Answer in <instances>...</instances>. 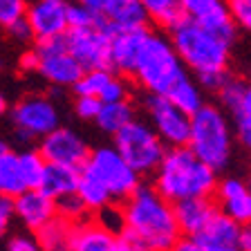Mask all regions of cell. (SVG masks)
I'll return each mask as SVG.
<instances>
[{"instance_id": "cell-1", "label": "cell", "mask_w": 251, "mask_h": 251, "mask_svg": "<svg viewBox=\"0 0 251 251\" xmlns=\"http://www.w3.org/2000/svg\"><path fill=\"white\" fill-rule=\"evenodd\" d=\"M171 41L182 65L198 78V83L206 92H218V88L229 76L231 45L213 36L209 29L198 23L182 18L171 27Z\"/></svg>"}, {"instance_id": "cell-2", "label": "cell", "mask_w": 251, "mask_h": 251, "mask_svg": "<svg viewBox=\"0 0 251 251\" xmlns=\"http://www.w3.org/2000/svg\"><path fill=\"white\" fill-rule=\"evenodd\" d=\"M121 229L135 235L148 251H168L179 240V229L173 213V204L164 200L151 184H139L119 204Z\"/></svg>"}, {"instance_id": "cell-3", "label": "cell", "mask_w": 251, "mask_h": 251, "mask_svg": "<svg viewBox=\"0 0 251 251\" xmlns=\"http://www.w3.org/2000/svg\"><path fill=\"white\" fill-rule=\"evenodd\" d=\"M218 179V173L198 159L188 146H175L166 148L152 173L151 186L164 200L175 204L186 198H213Z\"/></svg>"}, {"instance_id": "cell-4", "label": "cell", "mask_w": 251, "mask_h": 251, "mask_svg": "<svg viewBox=\"0 0 251 251\" xmlns=\"http://www.w3.org/2000/svg\"><path fill=\"white\" fill-rule=\"evenodd\" d=\"M233 130L226 119L225 110L218 103L204 101L193 115L188 126L186 146L191 148L198 159H202L206 166H211L215 173L225 171L233 155Z\"/></svg>"}, {"instance_id": "cell-5", "label": "cell", "mask_w": 251, "mask_h": 251, "mask_svg": "<svg viewBox=\"0 0 251 251\" xmlns=\"http://www.w3.org/2000/svg\"><path fill=\"white\" fill-rule=\"evenodd\" d=\"M188 70L182 65L179 56L175 54L171 41L164 34L148 29L146 38L141 43V50L137 54L135 68L130 76L146 94H159L166 97V92L177 83Z\"/></svg>"}, {"instance_id": "cell-6", "label": "cell", "mask_w": 251, "mask_h": 251, "mask_svg": "<svg viewBox=\"0 0 251 251\" xmlns=\"http://www.w3.org/2000/svg\"><path fill=\"white\" fill-rule=\"evenodd\" d=\"M112 148L124 157V162L132 168L135 173L144 175H152L157 164L162 162L166 146L164 141L157 137L148 121L144 119H132L112 135Z\"/></svg>"}, {"instance_id": "cell-7", "label": "cell", "mask_w": 251, "mask_h": 251, "mask_svg": "<svg viewBox=\"0 0 251 251\" xmlns=\"http://www.w3.org/2000/svg\"><path fill=\"white\" fill-rule=\"evenodd\" d=\"M14 130L21 141H38L47 132L61 126V110L54 99L45 94H27L18 99L9 110Z\"/></svg>"}, {"instance_id": "cell-8", "label": "cell", "mask_w": 251, "mask_h": 251, "mask_svg": "<svg viewBox=\"0 0 251 251\" xmlns=\"http://www.w3.org/2000/svg\"><path fill=\"white\" fill-rule=\"evenodd\" d=\"M83 166L94 177H99L103 182L115 204H121L141 184V175L132 171L112 146H99L90 151L88 162Z\"/></svg>"}, {"instance_id": "cell-9", "label": "cell", "mask_w": 251, "mask_h": 251, "mask_svg": "<svg viewBox=\"0 0 251 251\" xmlns=\"http://www.w3.org/2000/svg\"><path fill=\"white\" fill-rule=\"evenodd\" d=\"M34 56H36V70H34V74H41L47 83L56 85V88H72L78 78H81V74L85 72L81 68V63L68 50L65 34L56 38L36 41Z\"/></svg>"}, {"instance_id": "cell-10", "label": "cell", "mask_w": 251, "mask_h": 251, "mask_svg": "<svg viewBox=\"0 0 251 251\" xmlns=\"http://www.w3.org/2000/svg\"><path fill=\"white\" fill-rule=\"evenodd\" d=\"M141 105L146 110L148 126L164 141V146L166 148L186 146L191 115H186L184 110H179L166 97H159V94H146L141 99Z\"/></svg>"}, {"instance_id": "cell-11", "label": "cell", "mask_w": 251, "mask_h": 251, "mask_svg": "<svg viewBox=\"0 0 251 251\" xmlns=\"http://www.w3.org/2000/svg\"><path fill=\"white\" fill-rule=\"evenodd\" d=\"M220 108L225 110L226 119L231 124L233 137H238L242 146L251 144V88L245 78L226 76L225 83L218 88Z\"/></svg>"}, {"instance_id": "cell-12", "label": "cell", "mask_w": 251, "mask_h": 251, "mask_svg": "<svg viewBox=\"0 0 251 251\" xmlns=\"http://www.w3.org/2000/svg\"><path fill=\"white\" fill-rule=\"evenodd\" d=\"M110 34L112 31L99 23L85 29H68L65 43L72 56L88 70H110Z\"/></svg>"}, {"instance_id": "cell-13", "label": "cell", "mask_w": 251, "mask_h": 251, "mask_svg": "<svg viewBox=\"0 0 251 251\" xmlns=\"http://www.w3.org/2000/svg\"><path fill=\"white\" fill-rule=\"evenodd\" d=\"M41 157L47 164H63V166L81 168L88 162V155L92 148L88 146V141L78 135L72 128H54L52 132H47L45 137L36 141Z\"/></svg>"}, {"instance_id": "cell-14", "label": "cell", "mask_w": 251, "mask_h": 251, "mask_svg": "<svg viewBox=\"0 0 251 251\" xmlns=\"http://www.w3.org/2000/svg\"><path fill=\"white\" fill-rule=\"evenodd\" d=\"M179 9L184 18L198 23L220 41L233 45L238 36V25L226 14L225 0H179Z\"/></svg>"}, {"instance_id": "cell-15", "label": "cell", "mask_w": 251, "mask_h": 251, "mask_svg": "<svg viewBox=\"0 0 251 251\" xmlns=\"http://www.w3.org/2000/svg\"><path fill=\"white\" fill-rule=\"evenodd\" d=\"M68 0H34L25 7V21L34 41L56 38L68 31Z\"/></svg>"}, {"instance_id": "cell-16", "label": "cell", "mask_w": 251, "mask_h": 251, "mask_svg": "<svg viewBox=\"0 0 251 251\" xmlns=\"http://www.w3.org/2000/svg\"><path fill=\"white\" fill-rule=\"evenodd\" d=\"M213 202L218 206V211H222L225 215H229L231 220H235L238 225H249L251 220V193L242 179L238 177H225L218 179L213 193Z\"/></svg>"}, {"instance_id": "cell-17", "label": "cell", "mask_w": 251, "mask_h": 251, "mask_svg": "<svg viewBox=\"0 0 251 251\" xmlns=\"http://www.w3.org/2000/svg\"><path fill=\"white\" fill-rule=\"evenodd\" d=\"M14 218H18L27 229L36 231L56 215V202L45 195L41 188H27L11 200Z\"/></svg>"}, {"instance_id": "cell-18", "label": "cell", "mask_w": 251, "mask_h": 251, "mask_svg": "<svg viewBox=\"0 0 251 251\" xmlns=\"http://www.w3.org/2000/svg\"><path fill=\"white\" fill-rule=\"evenodd\" d=\"M146 34L148 27H144V29H121L110 34V70L112 72L121 74V76H130Z\"/></svg>"}, {"instance_id": "cell-19", "label": "cell", "mask_w": 251, "mask_h": 251, "mask_svg": "<svg viewBox=\"0 0 251 251\" xmlns=\"http://www.w3.org/2000/svg\"><path fill=\"white\" fill-rule=\"evenodd\" d=\"M99 16L110 31L148 27V16L139 0H101Z\"/></svg>"}, {"instance_id": "cell-20", "label": "cell", "mask_w": 251, "mask_h": 251, "mask_svg": "<svg viewBox=\"0 0 251 251\" xmlns=\"http://www.w3.org/2000/svg\"><path fill=\"white\" fill-rule=\"evenodd\" d=\"M215 211H218V206H215L213 198H186L173 204L177 229L186 238H195L206 226V222L213 218Z\"/></svg>"}, {"instance_id": "cell-21", "label": "cell", "mask_w": 251, "mask_h": 251, "mask_svg": "<svg viewBox=\"0 0 251 251\" xmlns=\"http://www.w3.org/2000/svg\"><path fill=\"white\" fill-rule=\"evenodd\" d=\"M70 251H119L117 249V233L101 226L94 218H85L83 222L74 225Z\"/></svg>"}, {"instance_id": "cell-22", "label": "cell", "mask_w": 251, "mask_h": 251, "mask_svg": "<svg viewBox=\"0 0 251 251\" xmlns=\"http://www.w3.org/2000/svg\"><path fill=\"white\" fill-rule=\"evenodd\" d=\"M242 226L245 225H238L235 220H231L222 211H215L213 218L206 222V226L195 235V240L204 249H211V247H235Z\"/></svg>"}, {"instance_id": "cell-23", "label": "cell", "mask_w": 251, "mask_h": 251, "mask_svg": "<svg viewBox=\"0 0 251 251\" xmlns=\"http://www.w3.org/2000/svg\"><path fill=\"white\" fill-rule=\"evenodd\" d=\"M76 179H78V168L45 162L41 182H38L36 188H41L43 193L50 195L52 200H58L63 195H70L76 191Z\"/></svg>"}, {"instance_id": "cell-24", "label": "cell", "mask_w": 251, "mask_h": 251, "mask_svg": "<svg viewBox=\"0 0 251 251\" xmlns=\"http://www.w3.org/2000/svg\"><path fill=\"white\" fill-rule=\"evenodd\" d=\"M74 193H76L78 200L83 202V206L88 209L90 215L101 211V209H105V206H110V204H115L108 193V188L103 186V182H101L99 177H94L85 166L78 168L76 191H74Z\"/></svg>"}, {"instance_id": "cell-25", "label": "cell", "mask_w": 251, "mask_h": 251, "mask_svg": "<svg viewBox=\"0 0 251 251\" xmlns=\"http://www.w3.org/2000/svg\"><path fill=\"white\" fill-rule=\"evenodd\" d=\"M36 233V242L41 251H70L72 247V235H74V222L54 215L50 222L34 231Z\"/></svg>"}, {"instance_id": "cell-26", "label": "cell", "mask_w": 251, "mask_h": 251, "mask_svg": "<svg viewBox=\"0 0 251 251\" xmlns=\"http://www.w3.org/2000/svg\"><path fill=\"white\" fill-rule=\"evenodd\" d=\"M166 99L171 101L173 105H177L179 110H184L186 115H193L195 110L204 103V90H202V85L198 83V78L191 72H186L177 83L166 92Z\"/></svg>"}, {"instance_id": "cell-27", "label": "cell", "mask_w": 251, "mask_h": 251, "mask_svg": "<svg viewBox=\"0 0 251 251\" xmlns=\"http://www.w3.org/2000/svg\"><path fill=\"white\" fill-rule=\"evenodd\" d=\"M23 191H27V184L21 171L18 152L9 148L0 155V198L14 200Z\"/></svg>"}, {"instance_id": "cell-28", "label": "cell", "mask_w": 251, "mask_h": 251, "mask_svg": "<svg viewBox=\"0 0 251 251\" xmlns=\"http://www.w3.org/2000/svg\"><path fill=\"white\" fill-rule=\"evenodd\" d=\"M135 119V105L130 99L126 101H112V103H101L99 112L94 117L97 126L105 135H115L117 130H121L128 121Z\"/></svg>"}, {"instance_id": "cell-29", "label": "cell", "mask_w": 251, "mask_h": 251, "mask_svg": "<svg viewBox=\"0 0 251 251\" xmlns=\"http://www.w3.org/2000/svg\"><path fill=\"white\" fill-rule=\"evenodd\" d=\"M144 11H146L148 21L155 25L171 29L177 21H182V9H179V0H139Z\"/></svg>"}, {"instance_id": "cell-30", "label": "cell", "mask_w": 251, "mask_h": 251, "mask_svg": "<svg viewBox=\"0 0 251 251\" xmlns=\"http://www.w3.org/2000/svg\"><path fill=\"white\" fill-rule=\"evenodd\" d=\"M112 74H115L112 70H88V72L81 74V78L72 85L74 94H76V97H97V99H99V94L103 92L105 83L110 81Z\"/></svg>"}, {"instance_id": "cell-31", "label": "cell", "mask_w": 251, "mask_h": 251, "mask_svg": "<svg viewBox=\"0 0 251 251\" xmlns=\"http://www.w3.org/2000/svg\"><path fill=\"white\" fill-rule=\"evenodd\" d=\"M18 162H21V171L25 177L27 188H36L41 182L43 168H45V159L41 157V152L36 148H27V151L18 152Z\"/></svg>"}, {"instance_id": "cell-32", "label": "cell", "mask_w": 251, "mask_h": 251, "mask_svg": "<svg viewBox=\"0 0 251 251\" xmlns=\"http://www.w3.org/2000/svg\"><path fill=\"white\" fill-rule=\"evenodd\" d=\"M56 202V215H61V218L70 220V222H83L85 218H88V209L83 206V202L78 200L76 193H70V195H63V198L54 200Z\"/></svg>"}, {"instance_id": "cell-33", "label": "cell", "mask_w": 251, "mask_h": 251, "mask_svg": "<svg viewBox=\"0 0 251 251\" xmlns=\"http://www.w3.org/2000/svg\"><path fill=\"white\" fill-rule=\"evenodd\" d=\"M126 99H130V83L126 81V76L115 72L105 83L103 92L99 94V101L101 103H112V101H126Z\"/></svg>"}, {"instance_id": "cell-34", "label": "cell", "mask_w": 251, "mask_h": 251, "mask_svg": "<svg viewBox=\"0 0 251 251\" xmlns=\"http://www.w3.org/2000/svg\"><path fill=\"white\" fill-rule=\"evenodd\" d=\"M101 21V16L97 14V11L88 9V7L83 5H70L68 9V29H85V27H94V25H99Z\"/></svg>"}, {"instance_id": "cell-35", "label": "cell", "mask_w": 251, "mask_h": 251, "mask_svg": "<svg viewBox=\"0 0 251 251\" xmlns=\"http://www.w3.org/2000/svg\"><path fill=\"white\" fill-rule=\"evenodd\" d=\"M25 0H0V27L9 29L14 23L25 18Z\"/></svg>"}, {"instance_id": "cell-36", "label": "cell", "mask_w": 251, "mask_h": 251, "mask_svg": "<svg viewBox=\"0 0 251 251\" xmlns=\"http://www.w3.org/2000/svg\"><path fill=\"white\" fill-rule=\"evenodd\" d=\"M226 14L238 27L247 29L251 25V0H225Z\"/></svg>"}, {"instance_id": "cell-37", "label": "cell", "mask_w": 251, "mask_h": 251, "mask_svg": "<svg viewBox=\"0 0 251 251\" xmlns=\"http://www.w3.org/2000/svg\"><path fill=\"white\" fill-rule=\"evenodd\" d=\"M92 215H94V220H97L101 226L110 229L112 233H119L121 226H124V222H121L119 204H110V206H105V209L97 211V213H92Z\"/></svg>"}, {"instance_id": "cell-38", "label": "cell", "mask_w": 251, "mask_h": 251, "mask_svg": "<svg viewBox=\"0 0 251 251\" xmlns=\"http://www.w3.org/2000/svg\"><path fill=\"white\" fill-rule=\"evenodd\" d=\"M99 108H101V101L97 97H76L74 99V112H76V117H81L85 121H94Z\"/></svg>"}, {"instance_id": "cell-39", "label": "cell", "mask_w": 251, "mask_h": 251, "mask_svg": "<svg viewBox=\"0 0 251 251\" xmlns=\"http://www.w3.org/2000/svg\"><path fill=\"white\" fill-rule=\"evenodd\" d=\"M7 251H41V247H38L36 238L18 233V235H14V238H9Z\"/></svg>"}, {"instance_id": "cell-40", "label": "cell", "mask_w": 251, "mask_h": 251, "mask_svg": "<svg viewBox=\"0 0 251 251\" xmlns=\"http://www.w3.org/2000/svg\"><path fill=\"white\" fill-rule=\"evenodd\" d=\"M11 220H14V206H11V200L0 198V240L9 233Z\"/></svg>"}, {"instance_id": "cell-41", "label": "cell", "mask_w": 251, "mask_h": 251, "mask_svg": "<svg viewBox=\"0 0 251 251\" xmlns=\"http://www.w3.org/2000/svg\"><path fill=\"white\" fill-rule=\"evenodd\" d=\"M7 31H9V34L16 38V41H21V43L31 41V31H29V25H27L25 18H21L18 23H14V25H11Z\"/></svg>"}, {"instance_id": "cell-42", "label": "cell", "mask_w": 251, "mask_h": 251, "mask_svg": "<svg viewBox=\"0 0 251 251\" xmlns=\"http://www.w3.org/2000/svg\"><path fill=\"white\" fill-rule=\"evenodd\" d=\"M168 251H204V247L200 245L195 238H186V235H179V240L171 247Z\"/></svg>"}, {"instance_id": "cell-43", "label": "cell", "mask_w": 251, "mask_h": 251, "mask_svg": "<svg viewBox=\"0 0 251 251\" xmlns=\"http://www.w3.org/2000/svg\"><path fill=\"white\" fill-rule=\"evenodd\" d=\"M235 247H238L240 251H251V231H249V225H245L240 229V235H238Z\"/></svg>"}, {"instance_id": "cell-44", "label": "cell", "mask_w": 251, "mask_h": 251, "mask_svg": "<svg viewBox=\"0 0 251 251\" xmlns=\"http://www.w3.org/2000/svg\"><path fill=\"white\" fill-rule=\"evenodd\" d=\"M18 65H21V70H25V72H34V70H36V56H34V50H29V52L23 54L21 61H18Z\"/></svg>"}, {"instance_id": "cell-45", "label": "cell", "mask_w": 251, "mask_h": 251, "mask_svg": "<svg viewBox=\"0 0 251 251\" xmlns=\"http://www.w3.org/2000/svg\"><path fill=\"white\" fill-rule=\"evenodd\" d=\"M78 5H83V7H88V9H92V11H97L99 14V7H101V0H76Z\"/></svg>"}, {"instance_id": "cell-46", "label": "cell", "mask_w": 251, "mask_h": 251, "mask_svg": "<svg viewBox=\"0 0 251 251\" xmlns=\"http://www.w3.org/2000/svg\"><path fill=\"white\" fill-rule=\"evenodd\" d=\"M7 110H9V101H7V94L0 90V117L5 115Z\"/></svg>"}, {"instance_id": "cell-47", "label": "cell", "mask_w": 251, "mask_h": 251, "mask_svg": "<svg viewBox=\"0 0 251 251\" xmlns=\"http://www.w3.org/2000/svg\"><path fill=\"white\" fill-rule=\"evenodd\" d=\"M204 251H240L238 247H211V249H204Z\"/></svg>"}, {"instance_id": "cell-48", "label": "cell", "mask_w": 251, "mask_h": 251, "mask_svg": "<svg viewBox=\"0 0 251 251\" xmlns=\"http://www.w3.org/2000/svg\"><path fill=\"white\" fill-rule=\"evenodd\" d=\"M5 151H9V144H7V141L2 139V137H0V155H2Z\"/></svg>"}, {"instance_id": "cell-49", "label": "cell", "mask_w": 251, "mask_h": 251, "mask_svg": "<svg viewBox=\"0 0 251 251\" xmlns=\"http://www.w3.org/2000/svg\"><path fill=\"white\" fill-rule=\"evenodd\" d=\"M0 70H2V58H0Z\"/></svg>"}]
</instances>
